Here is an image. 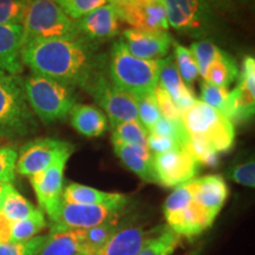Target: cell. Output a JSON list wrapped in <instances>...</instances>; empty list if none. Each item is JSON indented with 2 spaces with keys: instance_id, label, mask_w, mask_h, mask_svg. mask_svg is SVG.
Wrapping results in <instances>:
<instances>
[{
  "instance_id": "cell-27",
  "label": "cell",
  "mask_w": 255,
  "mask_h": 255,
  "mask_svg": "<svg viewBox=\"0 0 255 255\" xmlns=\"http://www.w3.org/2000/svg\"><path fill=\"white\" fill-rule=\"evenodd\" d=\"M38 208H36L27 199L21 195L19 191L11 184L7 193L2 200L0 212L7 218L9 221L17 222L25 220L33 214Z\"/></svg>"
},
{
  "instance_id": "cell-5",
  "label": "cell",
  "mask_w": 255,
  "mask_h": 255,
  "mask_svg": "<svg viewBox=\"0 0 255 255\" xmlns=\"http://www.w3.org/2000/svg\"><path fill=\"white\" fill-rule=\"evenodd\" d=\"M21 27V47L34 40L79 38L72 19L52 0H30Z\"/></svg>"
},
{
  "instance_id": "cell-39",
  "label": "cell",
  "mask_w": 255,
  "mask_h": 255,
  "mask_svg": "<svg viewBox=\"0 0 255 255\" xmlns=\"http://www.w3.org/2000/svg\"><path fill=\"white\" fill-rule=\"evenodd\" d=\"M30 0H0V25H21Z\"/></svg>"
},
{
  "instance_id": "cell-26",
  "label": "cell",
  "mask_w": 255,
  "mask_h": 255,
  "mask_svg": "<svg viewBox=\"0 0 255 255\" xmlns=\"http://www.w3.org/2000/svg\"><path fill=\"white\" fill-rule=\"evenodd\" d=\"M239 66L229 53L223 51L222 55L216 58L207 69L203 81L214 84L216 87L228 88L239 76Z\"/></svg>"
},
{
  "instance_id": "cell-24",
  "label": "cell",
  "mask_w": 255,
  "mask_h": 255,
  "mask_svg": "<svg viewBox=\"0 0 255 255\" xmlns=\"http://www.w3.org/2000/svg\"><path fill=\"white\" fill-rule=\"evenodd\" d=\"M122 225L119 218L91 228L77 229L83 255H95Z\"/></svg>"
},
{
  "instance_id": "cell-4",
  "label": "cell",
  "mask_w": 255,
  "mask_h": 255,
  "mask_svg": "<svg viewBox=\"0 0 255 255\" xmlns=\"http://www.w3.org/2000/svg\"><path fill=\"white\" fill-rule=\"evenodd\" d=\"M24 89L32 113L44 124L66 120L76 104V89L45 76L24 78Z\"/></svg>"
},
{
  "instance_id": "cell-2",
  "label": "cell",
  "mask_w": 255,
  "mask_h": 255,
  "mask_svg": "<svg viewBox=\"0 0 255 255\" xmlns=\"http://www.w3.org/2000/svg\"><path fill=\"white\" fill-rule=\"evenodd\" d=\"M162 59H139L132 56L122 39L115 41L107 57V73L116 87L136 98L152 94L158 84Z\"/></svg>"
},
{
  "instance_id": "cell-40",
  "label": "cell",
  "mask_w": 255,
  "mask_h": 255,
  "mask_svg": "<svg viewBox=\"0 0 255 255\" xmlns=\"http://www.w3.org/2000/svg\"><path fill=\"white\" fill-rule=\"evenodd\" d=\"M152 94H154L156 104H157L161 116L169 121L180 122L182 114H181L180 110L177 109L176 104H175L171 96L169 95L159 84L156 85Z\"/></svg>"
},
{
  "instance_id": "cell-6",
  "label": "cell",
  "mask_w": 255,
  "mask_h": 255,
  "mask_svg": "<svg viewBox=\"0 0 255 255\" xmlns=\"http://www.w3.org/2000/svg\"><path fill=\"white\" fill-rule=\"evenodd\" d=\"M186 131L191 136L206 139L219 154L234 146L235 128L225 115L210 105L196 101L181 116Z\"/></svg>"
},
{
  "instance_id": "cell-50",
  "label": "cell",
  "mask_w": 255,
  "mask_h": 255,
  "mask_svg": "<svg viewBox=\"0 0 255 255\" xmlns=\"http://www.w3.org/2000/svg\"><path fill=\"white\" fill-rule=\"evenodd\" d=\"M201 250H202V248H196V250H193L191 252H189V253L188 254H186V255H200L201 254Z\"/></svg>"
},
{
  "instance_id": "cell-3",
  "label": "cell",
  "mask_w": 255,
  "mask_h": 255,
  "mask_svg": "<svg viewBox=\"0 0 255 255\" xmlns=\"http://www.w3.org/2000/svg\"><path fill=\"white\" fill-rule=\"evenodd\" d=\"M38 129L36 116L27 103L24 78L0 71V137L18 139Z\"/></svg>"
},
{
  "instance_id": "cell-30",
  "label": "cell",
  "mask_w": 255,
  "mask_h": 255,
  "mask_svg": "<svg viewBox=\"0 0 255 255\" xmlns=\"http://www.w3.org/2000/svg\"><path fill=\"white\" fill-rule=\"evenodd\" d=\"M182 242V237L165 225L158 237L149 242L137 255H171Z\"/></svg>"
},
{
  "instance_id": "cell-15",
  "label": "cell",
  "mask_w": 255,
  "mask_h": 255,
  "mask_svg": "<svg viewBox=\"0 0 255 255\" xmlns=\"http://www.w3.org/2000/svg\"><path fill=\"white\" fill-rule=\"evenodd\" d=\"M121 20L133 30L146 32H167L169 28L164 5L161 2L132 1L127 0L115 6Z\"/></svg>"
},
{
  "instance_id": "cell-21",
  "label": "cell",
  "mask_w": 255,
  "mask_h": 255,
  "mask_svg": "<svg viewBox=\"0 0 255 255\" xmlns=\"http://www.w3.org/2000/svg\"><path fill=\"white\" fill-rule=\"evenodd\" d=\"M62 201L77 205L127 207L129 197L124 194L108 193L85 184L71 182L63 189Z\"/></svg>"
},
{
  "instance_id": "cell-18",
  "label": "cell",
  "mask_w": 255,
  "mask_h": 255,
  "mask_svg": "<svg viewBox=\"0 0 255 255\" xmlns=\"http://www.w3.org/2000/svg\"><path fill=\"white\" fill-rule=\"evenodd\" d=\"M193 182L194 201L213 219H216L229 195V188L225 178L220 175H206L194 178Z\"/></svg>"
},
{
  "instance_id": "cell-44",
  "label": "cell",
  "mask_w": 255,
  "mask_h": 255,
  "mask_svg": "<svg viewBox=\"0 0 255 255\" xmlns=\"http://www.w3.org/2000/svg\"><path fill=\"white\" fill-rule=\"evenodd\" d=\"M146 145L152 154H162V152L173 151L182 148L177 139L171 138V137L155 135V133H148Z\"/></svg>"
},
{
  "instance_id": "cell-28",
  "label": "cell",
  "mask_w": 255,
  "mask_h": 255,
  "mask_svg": "<svg viewBox=\"0 0 255 255\" xmlns=\"http://www.w3.org/2000/svg\"><path fill=\"white\" fill-rule=\"evenodd\" d=\"M46 227L45 214L38 208L30 218L12 222L11 242H23L34 238Z\"/></svg>"
},
{
  "instance_id": "cell-25",
  "label": "cell",
  "mask_w": 255,
  "mask_h": 255,
  "mask_svg": "<svg viewBox=\"0 0 255 255\" xmlns=\"http://www.w3.org/2000/svg\"><path fill=\"white\" fill-rule=\"evenodd\" d=\"M37 255H83L77 229L50 233Z\"/></svg>"
},
{
  "instance_id": "cell-46",
  "label": "cell",
  "mask_w": 255,
  "mask_h": 255,
  "mask_svg": "<svg viewBox=\"0 0 255 255\" xmlns=\"http://www.w3.org/2000/svg\"><path fill=\"white\" fill-rule=\"evenodd\" d=\"M207 1L218 13L231 15L237 12V1L235 0H207Z\"/></svg>"
},
{
  "instance_id": "cell-16",
  "label": "cell",
  "mask_w": 255,
  "mask_h": 255,
  "mask_svg": "<svg viewBox=\"0 0 255 255\" xmlns=\"http://www.w3.org/2000/svg\"><path fill=\"white\" fill-rule=\"evenodd\" d=\"M164 227L165 225L152 228L122 225L95 255H137L149 242L161 234Z\"/></svg>"
},
{
  "instance_id": "cell-52",
  "label": "cell",
  "mask_w": 255,
  "mask_h": 255,
  "mask_svg": "<svg viewBox=\"0 0 255 255\" xmlns=\"http://www.w3.org/2000/svg\"><path fill=\"white\" fill-rule=\"evenodd\" d=\"M235 1L239 2V4H244V5H250L253 2V0H235Z\"/></svg>"
},
{
  "instance_id": "cell-12",
  "label": "cell",
  "mask_w": 255,
  "mask_h": 255,
  "mask_svg": "<svg viewBox=\"0 0 255 255\" xmlns=\"http://www.w3.org/2000/svg\"><path fill=\"white\" fill-rule=\"evenodd\" d=\"M238 85L229 94L226 117L233 124H242L253 119L255 113V59L247 56L239 71Z\"/></svg>"
},
{
  "instance_id": "cell-35",
  "label": "cell",
  "mask_w": 255,
  "mask_h": 255,
  "mask_svg": "<svg viewBox=\"0 0 255 255\" xmlns=\"http://www.w3.org/2000/svg\"><path fill=\"white\" fill-rule=\"evenodd\" d=\"M229 94H231V91L228 88L216 87V85L210 84V83L205 81L201 82V102L219 110L225 116L226 110H227Z\"/></svg>"
},
{
  "instance_id": "cell-51",
  "label": "cell",
  "mask_w": 255,
  "mask_h": 255,
  "mask_svg": "<svg viewBox=\"0 0 255 255\" xmlns=\"http://www.w3.org/2000/svg\"><path fill=\"white\" fill-rule=\"evenodd\" d=\"M132 1H148V2H161L164 5V0H132Z\"/></svg>"
},
{
  "instance_id": "cell-10",
  "label": "cell",
  "mask_w": 255,
  "mask_h": 255,
  "mask_svg": "<svg viewBox=\"0 0 255 255\" xmlns=\"http://www.w3.org/2000/svg\"><path fill=\"white\" fill-rule=\"evenodd\" d=\"M75 145L56 138H37L25 143L20 148L15 170L24 176L45 170L59 158L71 157Z\"/></svg>"
},
{
  "instance_id": "cell-13",
  "label": "cell",
  "mask_w": 255,
  "mask_h": 255,
  "mask_svg": "<svg viewBox=\"0 0 255 255\" xmlns=\"http://www.w3.org/2000/svg\"><path fill=\"white\" fill-rule=\"evenodd\" d=\"M69 157L59 158L45 170L30 176L31 186L36 194L39 207L44 214L53 219L62 202L64 189V170Z\"/></svg>"
},
{
  "instance_id": "cell-20",
  "label": "cell",
  "mask_w": 255,
  "mask_h": 255,
  "mask_svg": "<svg viewBox=\"0 0 255 255\" xmlns=\"http://www.w3.org/2000/svg\"><path fill=\"white\" fill-rule=\"evenodd\" d=\"M167 226L181 237L193 239L208 229L215 219H213L195 201L176 214L165 218Z\"/></svg>"
},
{
  "instance_id": "cell-23",
  "label": "cell",
  "mask_w": 255,
  "mask_h": 255,
  "mask_svg": "<svg viewBox=\"0 0 255 255\" xmlns=\"http://www.w3.org/2000/svg\"><path fill=\"white\" fill-rule=\"evenodd\" d=\"M69 115L76 131L85 137L102 136L109 128L105 114L92 105L75 104Z\"/></svg>"
},
{
  "instance_id": "cell-42",
  "label": "cell",
  "mask_w": 255,
  "mask_h": 255,
  "mask_svg": "<svg viewBox=\"0 0 255 255\" xmlns=\"http://www.w3.org/2000/svg\"><path fill=\"white\" fill-rule=\"evenodd\" d=\"M229 178L235 183L241 186L254 188L255 187V162L254 158H250L246 162L235 165L229 171Z\"/></svg>"
},
{
  "instance_id": "cell-9",
  "label": "cell",
  "mask_w": 255,
  "mask_h": 255,
  "mask_svg": "<svg viewBox=\"0 0 255 255\" xmlns=\"http://www.w3.org/2000/svg\"><path fill=\"white\" fill-rule=\"evenodd\" d=\"M127 207L77 205L62 201L53 219L50 220L51 233L87 229L122 216Z\"/></svg>"
},
{
  "instance_id": "cell-14",
  "label": "cell",
  "mask_w": 255,
  "mask_h": 255,
  "mask_svg": "<svg viewBox=\"0 0 255 255\" xmlns=\"http://www.w3.org/2000/svg\"><path fill=\"white\" fill-rule=\"evenodd\" d=\"M120 17L114 5L105 4L73 20L77 36L89 43L98 44L113 39L120 32Z\"/></svg>"
},
{
  "instance_id": "cell-34",
  "label": "cell",
  "mask_w": 255,
  "mask_h": 255,
  "mask_svg": "<svg viewBox=\"0 0 255 255\" xmlns=\"http://www.w3.org/2000/svg\"><path fill=\"white\" fill-rule=\"evenodd\" d=\"M194 200V182L193 180L189 182L181 184L176 187L173 193L168 196L163 205L164 218L176 214L181 210L189 206Z\"/></svg>"
},
{
  "instance_id": "cell-36",
  "label": "cell",
  "mask_w": 255,
  "mask_h": 255,
  "mask_svg": "<svg viewBox=\"0 0 255 255\" xmlns=\"http://www.w3.org/2000/svg\"><path fill=\"white\" fill-rule=\"evenodd\" d=\"M49 235H39L23 242L0 244V255H37L47 241Z\"/></svg>"
},
{
  "instance_id": "cell-22",
  "label": "cell",
  "mask_w": 255,
  "mask_h": 255,
  "mask_svg": "<svg viewBox=\"0 0 255 255\" xmlns=\"http://www.w3.org/2000/svg\"><path fill=\"white\" fill-rule=\"evenodd\" d=\"M21 39V25H0V71L13 75L23 72L20 59Z\"/></svg>"
},
{
  "instance_id": "cell-47",
  "label": "cell",
  "mask_w": 255,
  "mask_h": 255,
  "mask_svg": "<svg viewBox=\"0 0 255 255\" xmlns=\"http://www.w3.org/2000/svg\"><path fill=\"white\" fill-rule=\"evenodd\" d=\"M11 229L12 221L0 212V244H7L11 242Z\"/></svg>"
},
{
  "instance_id": "cell-8",
  "label": "cell",
  "mask_w": 255,
  "mask_h": 255,
  "mask_svg": "<svg viewBox=\"0 0 255 255\" xmlns=\"http://www.w3.org/2000/svg\"><path fill=\"white\" fill-rule=\"evenodd\" d=\"M105 65L107 59L94 72L84 90L107 113L113 128L127 121L138 120L135 97L111 82Z\"/></svg>"
},
{
  "instance_id": "cell-32",
  "label": "cell",
  "mask_w": 255,
  "mask_h": 255,
  "mask_svg": "<svg viewBox=\"0 0 255 255\" xmlns=\"http://www.w3.org/2000/svg\"><path fill=\"white\" fill-rule=\"evenodd\" d=\"M189 50L193 53L194 58H195L197 69H199V75L202 76V78L205 77L207 69H208L212 62L219 58L223 52L222 49H220L212 40L208 39L193 41Z\"/></svg>"
},
{
  "instance_id": "cell-19",
  "label": "cell",
  "mask_w": 255,
  "mask_h": 255,
  "mask_svg": "<svg viewBox=\"0 0 255 255\" xmlns=\"http://www.w3.org/2000/svg\"><path fill=\"white\" fill-rule=\"evenodd\" d=\"M115 154L117 155L126 167L139 176L143 181L157 183L154 167H152V152L148 146L128 144L111 137Z\"/></svg>"
},
{
  "instance_id": "cell-29",
  "label": "cell",
  "mask_w": 255,
  "mask_h": 255,
  "mask_svg": "<svg viewBox=\"0 0 255 255\" xmlns=\"http://www.w3.org/2000/svg\"><path fill=\"white\" fill-rule=\"evenodd\" d=\"M158 84L171 96L174 102L177 100L181 91L184 88V83L178 72L174 56L162 58L161 69L158 73Z\"/></svg>"
},
{
  "instance_id": "cell-1",
  "label": "cell",
  "mask_w": 255,
  "mask_h": 255,
  "mask_svg": "<svg viewBox=\"0 0 255 255\" xmlns=\"http://www.w3.org/2000/svg\"><path fill=\"white\" fill-rule=\"evenodd\" d=\"M97 45L82 38L34 40L21 47L20 59L34 75L84 89L107 59L97 53Z\"/></svg>"
},
{
  "instance_id": "cell-31",
  "label": "cell",
  "mask_w": 255,
  "mask_h": 255,
  "mask_svg": "<svg viewBox=\"0 0 255 255\" xmlns=\"http://www.w3.org/2000/svg\"><path fill=\"white\" fill-rule=\"evenodd\" d=\"M113 138L133 145H146L148 131L138 120L127 121L113 128Z\"/></svg>"
},
{
  "instance_id": "cell-49",
  "label": "cell",
  "mask_w": 255,
  "mask_h": 255,
  "mask_svg": "<svg viewBox=\"0 0 255 255\" xmlns=\"http://www.w3.org/2000/svg\"><path fill=\"white\" fill-rule=\"evenodd\" d=\"M124 1H127V0H107L108 4H111V5H114V6L123 4Z\"/></svg>"
},
{
  "instance_id": "cell-41",
  "label": "cell",
  "mask_w": 255,
  "mask_h": 255,
  "mask_svg": "<svg viewBox=\"0 0 255 255\" xmlns=\"http://www.w3.org/2000/svg\"><path fill=\"white\" fill-rule=\"evenodd\" d=\"M17 157L18 151L13 146H0V182H13Z\"/></svg>"
},
{
  "instance_id": "cell-11",
  "label": "cell",
  "mask_w": 255,
  "mask_h": 255,
  "mask_svg": "<svg viewBox=\"0 0 255 255\" xmlns=\"http://www.w3.org/2000/svg\"><path fill=\"white\" fill-rule=\"evenodd\" d=\"M152 167L157 184L176 188L196 178L201 164L186 149L180 148L162 154H152Z\"/></svg>"
},
{
  "instance_id": "cell-33",
  "label": "cell",
  "mask_w": 255,
  "mask_h": 255,
  "mask_svg": "<svg viewBox=\"0 0 255 255\" xmlns=\"http://www.w3.org/2000/svg\"><path fill=\"white\" fill-rule=\"evenodd\" d=\"M174 50H175V63H176L177 70L180 72L181 78L183 83L188 87L193 83L199 76V69H197V64L194 58L193 53L188 47L181 45L180 43L175 41Z\"/></svg>"
},
{
  "instance_id": "cell-17",
  "label": "cell",
  "mask_w": 255,
  "mask_h": 255,
  "mask_svg": "<svg viewBox=\"0 0 255 255\" xmlns=\"http://www.w3.org/2000/svg\"><path fill=\"white\" fill-rule=\"evenodd\" d=\"M122 41L132 56L139 59H162L168 55L173 38L168 32L124 30Z\"/></svg>"
},
{
  "instance_id": "cell-48",
  "label": "cell",
  "mask_w": 255,
  "mask_h": 255,
  "mask_svg": "<svg viewBox=\"0 0 255 255\" xmlns=\"http://www.w3.org/2000/svg\"><path fill=\"white\" fill-rule=\"evenodd\" d=\"M11 184L12 183H8V182H0V208H1L2 200H4L6 193H7L8 188L11 187Z\"/></svg>"
},
{
  "instance_id": "cell-7",
  "label": "cell",
  "mask_w": 255,
  "mask_h": 255,
  "mask_svg": "<svg viewBox=\"0 0 255 255\" xmlns=\"http://www.w3.org/2000/svg\"><path fill=\"white\" fill-rule=\"evenodd\" d=\"M169 26L181 33L205 38L220 28L218 12L207 0H164Z\"/></svg>"
},
{
  "instance_id": "cell-37",
  "label": "cell",
  "mask_w": 255,
  "mask_h": 255,
  "mask_svg": "<svg viewBox=\"0 0 255 255\" xmlns=\"http://www.w3.org/2000/svg\"><path fill=\"white\" fill-rule=\"evenodd\" d=\"M136 104L138 121L149 132L151 128L155 126V123L162 117L157 104H156L154 94H148L136 98Z\"/></svg>"
},
{
  "instance_id": "cell-43",
  "label": "cell",
  "mask_w": 255,
  "mask_h": 255,
  "mask_svg": "<svg viewBox=\"0 0 255 255\" xmlns=\"http://www.w3.org/2000/svg\"><path fill=\"white\" fill-rule=\"evenodd\" d=\"M184 127L182 122H174V121H169L167 119L161 117L155 126L151 128V130L148 133H155V135L171 137V138L177 139L178 142L182 138V135L184 133Z\"/></svg>"
},
{
  "instance_id": "cell-45",
  "label": "cell",
  "mask_w": 255,
  "mask_h": 255,
  "mask_svg": "<svg viewBox=\"0 0 255 255\" xmlns=\"http://www.w3.org/2000/svg\"><path fill=\"white\" fill-rule=\"evenodd\" d=\"M197 101L195 94H194L193 89L188 85H184V88L181 91L180 96L177 97V100L175 101V104H176L177 109L180 110L181 114H183L184 111L189 109L191 105L195 104V102Z\"/></svg>"
},
{
  "instance_id": "cell-38",
  "label": "cell",
  "mask_w": 255,
  "mask_h": 255,
  "mask_svg": "<svg viewBox=\"0 0 255 255\" xmlns=\"http://www.w3.org/2000/svg\"><path fill=\"white\" fill-rule=\"evenodd\" d=\"M72 20H77L92 9L108 4L107 0H52Z\"/></svg>"
}]
</instances>
